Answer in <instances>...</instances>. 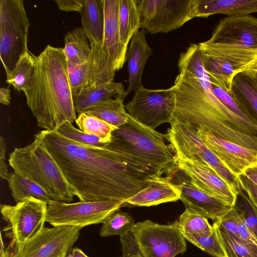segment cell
Here are the masks:
<instances>
[{"mask_svg": "<svg viewBox=\"0 0 257 257\" xmlns=\"http://www.w3.org/2000/svg\"><path fill=\"white\" fill-rule=\"evenodd\" d=\"M57 131L64 137L81 144L102 147L107 144L96 136L87 134L76 128L72 122L69 121L61 124Z\"/></svg>", "mask_w": 257, "mask_h": 257, "instance_id": "74e56055", "label": "cell"}, {"mask_svg": "<svg viewBox=\"0 0 257 257\" xmlns=\"http://www.w3.org/2000/svg\"><path fill=\"white\" fill-rule=\"evenodd\" d=\"M177 222L182 234H207L214 228L207 218L188 208L181 214Z\"/></svg>", "mask_w": 257, "mask_h": 257, "instance_id": "e575fe53", "label": "cell"}, {"mask_svg": "<svg viewBox=\"0 0 257 257\" xmlns=\"http://www.w3.org/2000/svg\"><path fill=\"white\" fill-rule=\"evenodd\" d=\"M91 53L81 65L67 61V71L73 98L85 88L113 81L116 70L102 45L90 44Z\"/></svg>", "mask_w": 257, "mask_h": 257, "instance_id": "9a60e30c", "label": "cell"}, {"mask_svg": "<svg viewBox=\"0 0 257 257\" xmlns=\"http://www.w3.org/2000/svg\"><path fill=\"white\" fill-rule=\"evenodd\" d=\"M241 190L257 209V186L242 174L237 177Z\"/></svg>", "mask_w": 257, "mask_h": 257, "instance_id": "b9f144b4", "label": "cell"}, {"mask_svg": "<svg viewBox=\"0 0 257 257\" xmlns=\"http://www.w3.org/2000/svg\"><path fill=\"white\" fill-rule=\"evenodd\" d=\"M0 257H11V251L12 246L11 244L6 247L3 242L2 235H1V243H0Z\"/></svg>", "mask_w": 257, "mask_h": 257, "instance_id": "c3c4849f", "label": "cell"}, {"mask_svg": "<svg viewBox=\"0 0 257 257\" xmlns=\"http://www.w3.org/2000/svg\"><path fill=\"white\" fill-rule=\"evenodd\" d=\"M37 56L29 50L20 59L14 69L7 76L6 82L18 91L26 90L33 79Z\"/></svg>", "mask_w": 257, "mask_h": 257, "instance_id": "f546056e", "label": "cell"}, {"mask_svg": "<svg viewBox=\"0 0 257 257\" xmlns=\"http://www.w3.org/2000/svg\"><path fill=\"white\" fill-rule=\"evenodd\" d=\"M88 40L82 27L75 28L66 34L63 50L68 61L81 65L87 61L91 53Z\"/></svg>", "mask_w": 257, "mask_h": 257, "instance_id": "83f0119b", "label": "cell"}, {"mask_svg": "<svg viewBox=\"0 0 257 257\" xmlns=\"http://www.w3.org/2000/svg\"><path fill=\"white\" fill-rule=\"evenodd\" d=\"M122 246V257H144L131 232L120 236Z\"/></svg>", "mask_w": 257, "mask_h": 257, "instance_id": "60d3db41", "label": "cell"}, {"mask_svg": "<svg viewBox=\"0 0 257 257\" xmlns=\"http://www.w3.org/2000/svg\"><path fill=\"white\" fill-rule=\"evenodd\" d=\"M242 174L257 186V165L248 167Z\"/></svg>", "mask_w": 257, "mask_h": 257, "instance_id": "bcb514c9", "label": "cell"}, {"mask_svg": "<svg viewBox=\"0 0 257 257\" xmlns=\"http://www.w3.org/2000/svg\"><path fill=\"white\" fill-rule=\"evenodd\" d=\"M11 97L10 90L8 87H2L0 89V102L1 103L9 105L10 104Z\"/></svg>", "mask_w": 257, "mask_h": 257, "instance_id": "7dc6e473", "label": "cell"}, {"mask_svg": "<svg viewBox=\"0 0 257 257\" xmlns=\"http://www.w3.org/2000/svg\"><path fill=\"white\" fill-rule=\"evenodd\" d=\"M239 218L238 225L239 237L248 243L257 246V239L244 225L239 214Z\"/></svg>", "mask_w": 257, "mask_h": 257, "instance_id": "f6af8a7d", "label": "cell"}, {"mask_svg": "<svg viewBox=\"0 0 257 257\" xmlns=\"http://www.w3.org/2000/svg\"><path fill=\"white\" fill-rule=\"evenodd\" d=\"M238 196L239 203L236 202L234 206L244 225L257 239V209L242 190Z\"/></svg>", "mask_w": 257, "mask_h": 257, "instance_id": "8d00e7d4", "label": "cell"}, {"mask_svg": "<svg viewBox=\"0 0 257 257\" xmlns=\"http://www.w3.org/2000/svg\"><path fill=\"white\" fill-rule=\"evenodd\" d=\"M179 73L171 87L172 117L200 126L214 135L257 151V124L232 112L214 94L198 44H190L179 56Z\"/></svg>", "mask_w": 257, "mask_h": 257, "instance_id": "7a4b0ae2", "label": "cell"}, {"mask_svg": "<svg viewBox=\"0 0 257 257\" xmlns=\"http://www.w3.org/2000/svg\"><path fill=\"white\" fill-rule=\"evenodd\" d=\"M135 224L134 219L128 213L117 211L104 220L99 235L102 237L123 236L131 232Z\"/></svg>", "mask_w": 257, "mask_h": 257, "instance_id": "d6a6232c", "label": "cell"}, {"mask_svg": "<svg viewBox=\"0 0 257 257\" xmlns=\"http://www.w3.org/2000/svg\"><path fill=\"white\" fill-rule=\"evenodd\" d=\"M34 139L50 153L80 201L125 202L160 177L135 169L112 150L78 143L57 131L44 130Z\"/></svg>", "mask_w": 257, "mask_h": 257, "instance_id": "6da1fadb", "label": "cell"}, {"mask_svg": "<svg viewBox=\"0 0 257 257\" xmlns=\"http://www.w3.org/2000/svg\"><path fill=\"white\" fill-rule=\"evenodd\" d=\"M65 257H89L80 249L77 247L72 248L67 252Z\"/></svg>", "mask_w": 257, "mask_h": 257, "instance_id": "681fc988", "label": "cell"}, {"mask_svg": "<svg viewBox=\"0 0 257 257\" xmlns=\"http://www.w3.org/2000/svg\"><path fill=\"white\" fill-rule=\"evenodd\" d=\"M29 26L23 0H0V58L7 76L29 51Z\"/></svg>", "mask_w": 257, "mask_h": 257, "instance_id": "52a82bcc", "label": "cell"}, {"mask_svg": "<svg viewBox=\"0 0 257 257\" xmlns=\"http://www.w3.org/2000/svg\"><path fill=\"white\" fill-rule=\"evenodd\" d=\"M131 233L144 257H175L187 249L177 221L164 225L146 220L136 223Z\"/></svg>", "mask_w": 257, "mask_h": 257, "instance_id": "7c38bea8", "label": "cell"}, {"mask_svg": "<svg viewBox=\"0 0 257 257\" xmlns=\"http://www.w3.org/2000/svg\"><path fill=\"white\" fill-rule=\"evenodd\" d=\"M213 228L209 233L182 235L188 241L213 257H226L216 228L214 226Z\"/></svg>", "mask_w": 257, "mask_h": 257, "instance_id": "d590c367", "label": "cell"}, {"mask_svg": "<svg viewBox=\"0 0 257 257\" xmlns=\"http://www.w3.org/2000/svg\"><path fill=\"white\" fill-rule=\"evenodd\" d=\"M179 180L176 177L175 183L180 191L181 200L186 208L193 210L214 222L221 218L233 206L214 197L197 187L189 179Z\"/></svg>", "mask_w": 257, "mask_h": 257, "instance_id": "d6986e66", "label": "cell"}, {"mask_svg": "<svg viewBox=\"0 0 257 257\" xmlns=\"http://www.w3.org/2000/svg\"><path fill=\"white\" fill-rule=\"evenodd\" d=\"M84 0H55L59 9L65 12L81 13Z\"/></svg>", "mask_w": 257, "mask_h": 257, "instance_id": "7bdbcfd3", "label": "cell"}, {"mask_svg": "<svg viewBox=\"0 0 257 257\" xmlns=\"http://www.w3.org/2000/svg\"><path fill=\"white\" fill-rule=\"evenodd\" d=\"M239 216L236 209L233 206L232 208L221 218L213 224L235 235L239 236L238 221Z\"/></svg>", "mask_w": 257, "mask_h": 257, "instance_id": "ab89813d", "label": "cell"}, {"mask_svg": "<svg viewBox=\"0 0 257 257\" xmlns=\"http://www.w3.org/2000/svg\"><path fill=\"white\" fill-rule=\"evenodd\" d=\"M230 92L257 122V86L248 72L242 71L235 75Z\"/></svg>", "mask_w": 257, "mask_h": 257, "instance_id": "484cf974", "label": "cell"}, {"mask_svg": "<svg viewBox=\"0 0 257 257\" xmlns=\"http://www.w3.org/2000/svg\"><path fill=\"white\" fill-rule=\"evenodd\" d=\"M122 257V256H121Z\"/></svg>", "mask_w": 257, "mask_h": 257, "instance_id": "f5cc1de1", "label": "cell"}, {"mask_svg": "<svg viewBox=\"0 0 257 257\" xmlns=\"http://www.w3.org/2000/svg\"><path fill=\"white\" fill-rule=\"evenodd\" d=\"M79 128L84 132L96 136L107 143L111 142L112 133L117 127L85 112L78 114L75 120Z\"/></svg>", "mask_w": 257, "mask_h": 257, "instance_id": "836d02e7", "label": "cell"}, {"mask_svg": "<svg viewBox=\"0 0 257 257\" xmlns=\"http://www.w3.org/2000/svg\"><path fill=\"white\" fill-rule=\"evenodd\" d=\"M194 126L204 144L235 176L242 174L248 167L257 165V151L219 138L200 126Z\"/></svg>", "mask_w": 257, "mask_h": 257, "instance_id": "e0dca14e", "label": "cell"}, {"mask_svg": "<svg viewBox=\"0 0 257 257\" xmlns=\"http://www.w3.org/2000/svg\"><path fill=\"white\" fill-rule=\"evenodd\" d=\"M248 72L251 77H252L254 81L255 82L256 86H257V72H252V71H247Z\"/></svg>", "mask_w": 257, "mask_h": 257, "instance_id": "816d5d0a", "label": "cell"}, {"mask_svg": "<svg viewBox=\"0 0 257 257\" xmlns=\"http://www.w3.org/2000/svg\"><path fill=\"white\" fill-rule=\"evenodd\" d=\"M119 27L121 41L126 48L140 28V13L136 0H120Z\"/></svg>", "mask_w": 257, "mask_h": 257, "instance_id": "f1b7e54d", "label": "cell"}, {"mask_svg": "<svg viewBox=\"0 0 257 257\" xmlns=\"http://www.w3.org/2000/svg\"><path fill=\"white\" fill-rule=\"evenodd\" d=\"M47 207V202L32 196L15 205H1L2 218L8 223L4 231L12 239L14 249L20 248L44 227Z\"/></svg>", "mask_w": 257, "mask_h": 257, "instance_id": "30bf717a", "label": "cell"}, {"mask_svg": "<svg viewBox=\"0 0 257 257\" xmlns=\"http://www.w3.org/2000/svg\"><path fill=\"white\" fill-rule=\"evenodd\" d=\"M7 150L6 143L4 138L1 136L0 139V176L7 180L10 177L8 166L6 163V154Z\"/></svg>", "mask_w": 257, "mask_h": 257, "instance_id": "ee69618b", "label": "cell"}, {"mask_svg": "<svg viewBox=\"0 0 257 257\" xmlns=\"http://www.w3.org/2000/svg\"><path fill=\"white\" fill-rule=\"evenodd\" d=\"M127 205L122 200L67 203L51 200L48 203L46 222L53 226L82 228L103 223L110 215Z\"/></svg>", "mask_w": 257, "mask_h": 257, "instance_id": "9c48e42d", "label": "cell"}, {"mask_svg": "<svg viewBox=\"0 0 257 257\" xmlns=\"http://www.w3.org/2000/svg\"><path fill=\"white\" fill-rule=\"evenodd\" d=\"M165 139L164 134L130 115L127 122L112 133L111 142L103 147L129 155L160 176H174L179 170L176 157Z\"/></svg>", "mask_w": 257, "mask_h": 257, "instance_id": "277c9868", "label": "cell"}, {"mask_svg": "<svg viewBox=\"0 0 257 257\" xmlns=\"http://www.w3.org/2000/svg\"><path fill=\"white\" fill-rule=\"evenodd\" d=\"M207 42L236 48L257 49V18L250 15L223 18Z\"/></svg>", "mask_w": 257, "mask_h": 257, "instance_id": "2e32d148", "label": "cell"}, {"mask_svg": "<svg viewBox=\"0 0 257 257\" xmlns=\"http://www.w3.org/2000/svg\"><path fill=\"white\" fill-rule=\"evenodd\" d=\"M120 0H103L104 16L102 47L118 71L126 61L127 48L122 44L120 37L119 12Z\"/></svg>", "mask_w": 257, "mask_h": 257, "instance_id": "ffe728a7", "label": "cell"}, {"mask_svg": "<svg viewBox=\"0 0 257 257\" xmlns=\"http://www.w3.org/2000/svg\"><path fill=\"white\" fill-rule=\"evenodd\" d=\"M173 103L171 87L151 89L142 85L135 90L132 99L125 105V108L134 119L155 130L164 123H170Z\"/></svg>", "mask_w": 257, "mask_h": 257, "instance_id": "4fadbf2b", "label": "cell"}, {"mask_svg": "<svg viewBox=\"0 0 257 257\" xmlns=\"http://www.w3.org/2000/svg\"><path fill=\"white\" fill-rule=\"evenodd\" d=\"M177 165L199 189L234 206L237 194L212 168L201 163L177 156Z\"/></svg>", "mask_w": 257, "mask_h": 257, "instance_id": "ac0fdd59", "label": "cell"}, {"mask_svg": "<svg viewBox=\"0 0 257 257\" xmlns=\"http://www.w3.org/2000/svg\"><path fill=\"white\" fill-rule=\"evenodd\" d=\"M85 113L117 128L125 124L130 116L123 104V99L117 96L98 103Z\"/></svg>", "mask_w": 257, "mask_h": 257, "instance_id": "4316f807", "label": "cell"}, {"mask_svg": "<svg viewBox=\"0 0 257 257\" xmlns=\"http://www.w3.org/2000/svg\"><path fill=\"white\" fill-rule=\"evenodd\" d=\"M63 48L48 45L37 56L32 82L24 92L38 127L57 131L77 118Z\"/></svg>", "mask_w": 257, "mask_h": 257, "instance_id": "3957f363", "label": "cell"}, {"mask_svg": "<svg viewBox=\"0 0 257 257\" xmlns=\"http://www.w3.org/2000/svg\"></svg>", "mask_w": 257, "mask_h": 257, "instance_id": "db71d44e", "label": "cell"}, {"mask_svg": "<svg viewBox=\"0 0 257 257\" xmlns=\"http://www.w3.org/2000/svg\"><path fill=\"white\" fill-rule=\"evenodd\" d=\"M80 228L58 226L44 227L11 257H65L78 238Z\"/></svg>", "mask_w": 257, "mask_h": 257, "instance_id": "5bb4252c", "label": "cell"}, {"mask_svg": "<svg viewBox=\"0 0 257 257\" xmlns=\"http://www.w3.org/2000/svg\"><path fill=\"white\" fill-rule=\"evenodd\" d=\"M242 71L257 72V54L252 61L247 65Z\"/></svg>", "mask_w": 257, "mask_h": 257, "instance_id": "f907efd6", "label": "cell"}, {"mask_svg": "<svg viewBox=\"0 0 257 257\" xmlns=\"http://www.w3.org/2000/svg\"><path fill=\"white\" fill-rule=\"evenodd\" d=\"M253 13H257V0H193V18L217 14L238 17Z\"/></svg>", "mask_w": 257, "mask_h": 257, "instance_id": "603a6c76", "label": "cell"}, {"mask_svg": "<svg viewBox=\"0 0 257 257\" xmlns=\"http://www.w3.org/2000/svg\"><path fill=\"white\" fill-rule=\"evenodd\" d=\"M12 196L16 203L31 196L42 200L47 203L51 199L39 185L14 171L11 172L7 180Z\"/></svg>", "mask_w": 257, "mask_h": 257, "instance_id": "4dcf8cb0", "label": "cell"}, {"mask_svg": "<svg viewBox=\"0 0 257 257\" xmlns=\"http://www.w3.org/2000/svg\"><path fill=\"white\" fill-rule=\"evenodd\" d=\"M14 171L39 185L51 200L70 203L75 196L56 161L38 139L10 154Z\"/></svg>", "mask_w": 257, "mask_h": 257, "instance_id": "5b68a950", "label": "cell"}, {"mask_svg": "<svg viewBox=\"0 0 257 257\" xmlns=\"http://www.w3.org/2000/svg\"><path fill=\"white\" fill-rule=\"evenodd\" d=\"M140 28L154 34L167 33L193 19V0H136Z\"/></svg>", "mask_w": 257, "mask_h": 257, "instance_id": "8fae6325", "label": "cell"}, {"mask_svg": "<svg viewBox=\"0 0 257 257\" xmlns=\"http://www.w3.org/2000/svg\"><path fill=\"white\" fill-rule=\"evenodd\" d=\"M146 32L143 29L138 31L127 48L126 61H127L128 78L125 97L142 85L144 69L148 58L152 55V50L146 40Z\"/></svg>", "mask_w": 257, "mask_h": 257, "instance_id": "7402d4cb", "label": "cell"}, {"mask_svg": "<svg viewBox=\"0 0 257 257\" xmlns=\"http://www.w3.org/2000/svg\"><path fill=\"white\" fill-rule=\"evenodd\" d=\"M125 92L122 83L114 81L87 87L73 98L75 111L78 114L85 112L98 103L112 97L124 99Z\"/></svg>", "mask_w": 257, "mask_h": 257, "instance_id": "cb8c5ba5", "label": "cell"}, {"mask_svg": "<svg viewBox=\"0 0 257 257\" xmlns=\"http://www.w3.org/2000/svg\"><path fill=\"white\" fill-rule=\"evenodd\" d=\"M226 257H257V246L215 224Z\"/></svg>", "mask_w": 257, "mask_h": 257, "instance_id": "1f68e13d", "label": "cell"}, {"mask_svg": "<svg viewBox=\"0 0 257 257\" xmlns=\"http://www.w3.org/2000/svg\"><path fill=\"white\" fill-rule=\"evenodd\" d=\"M198 44L202 62L211 82L227 91L235 75L242 72L257 54V49H244L211 44Z\"/></svg>", "mask_w": 257, "mask_h": 257, "instance_id": "ba28073f", "label": "cell"}, {"mask_svg": "<svg viewBox=\"0 0 257 257\" xmlns=\"http://www.w3.org/2000/svg\"><path fill=\"white\" fill-rule=\"evenodd\" d=\"M80 14L82 27L90 44L102 45L104 27L103 0H84Z\"/></svg>", "mask_w": 257, "mask_h": 257, "instance_id": "d4e9b609", "label": "cell"}, {"mask_svg": "<svg viewBox=\"0 0 257 257\" xmlns=\"http://www.w3.org/2000/svg\"><path fill=\"white\" fill-rule=\"evenodd\" d=\"M165 139L177 156L204 164L221 177L237 194L241 191L237 177L232 174L199 137L194 125L172 117Z\"/></svg>", "mask_w": 257, "mask_h": 257, "instance_id": "8992f818", "label": "cell"}, {"mask_svg": "<svg viewBox=\"0 0 257 257\" xmlns=\"http://www.w3.org/2000/svg\"><path fill=\"white\" fill-rule=\"evenodd\" d=\"M211 83L214 94L225 106L243 119L257 124V122L251 118L245 109L232 97L230 91H226L214 82H211Z\"/></svg>", "mask_w": 257, "mask_h": 257, "instance_id": "f35d334b", "label": "cell"}, {"mask_svg": "<svg viewBox=\"0 0 257 257\" xmlns=\"http://www.w3.org/2000/svg\"><path fill=\"white\" fill-rule=\"evenodd\" d=\"M173 177L165 175L156 179L125 202L134 206H151L178 200L180 191L172 181Z\"/></svg>", "mask_w": 257, "mask_h": 257, "instance_id": "44dd1931", "label": "cell"}]
</instances>
